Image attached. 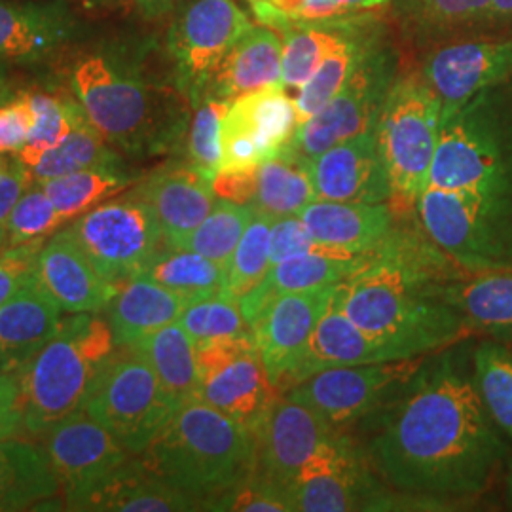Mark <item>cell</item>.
<instances>
[{
	"label": "cell",
	"mask_w": 512,
	"mask_h": 512,
	"mask_svg": "<svg viewBox=\"0 0 512 512\" xmlns=\"http://www.w3.org/2000/svg\"><path fill=\"white\" fill-rule=\"evenodd\" d=\"M135 192L150 205L167 247H175L217 205L213 184L192 164H169L150 173Z\"/></svg>",
	"instance_id": "22"
},
{
	"label": "cell",
	"mask_w": 512,
	"mask_h": 512,
	"mask_svg": "<svg viewBox=\"0 0 512 512\" xmlns=\"http://www.w3.org/2000/svg\"><path fill=\"white\" fill-rule=\"evenodd\" d=\"M253 25L234 0H192L175 18L167 35V52L175 65L177 88L192 107L222 57Z\"/></svg>",
	"instance_id": "13"
},
{
	"label": "cell",
	"mask_w": 512,
	"mask_h": 512,
	"mask_svg": "<svg viewBox=\"0 0 512 512\" xmlns=\"http://www.w3.org/2000/svg\"><path fill=\"white\" fill-rule=\"evenodd\" d=\"M139 10L147 16V18H160L165 16L167 12H171L179 0H135Z\"/></svg>",
	"instance_id": "57"
},
{
	"label": "cell",
	"mask_w": 512,
	"mask_h": 512,
	"mask_svg": "<svg viewBox=\"0 0 512 512\" xmlns=\"http://www.w3.org/2000/svg\"><path fill=\"white\" fill-rule=\"evenodd\" d=\"M391 0H249L256 19L272 29L293 23L355 18Z\"/></svg>",
	"instance_id": "45"
},
{
	"label": "cell",
	"mask_w": 512,
	"mask_h": 512,
	"mask_svg": "<svg viewBox=\"0 0 512 512\" xmlns=\"http://www.w3.org/2000/svg\"><path fill=\"white\" fill-rule=\"evenodd\" d=\"M421 76L437 93L442 122L480 93L512 78V38L465 40L442 46L425 59Z\"/></svg>",
	"instance_id": "18"
},
{
	"label": "cell",
	"mask_w": 512,
	"mask_h": 512,
	"mask_svg": "<svg viewBox=\"0 0 512 512\" xmlns=\"http://www.w3.org/2000/svg\"><path fill=\"white\" fill-rule=\"evenodd\" d=\"M385 410L365 454L372 471L397 492L440 511L488 494L509 458L471 368L446 351L404 387Z\"/></svg>",
	"instance_id": "1"
},
{
	"label": "cell",
	"mask_w": 512,
	"mask_h": 512,
	"mask_svg": "<svg viewBox=\"0 0 512 512\" xmlns=\"http://www.w3.org/2000/svg\"><path fill=\"white\" fill-rule=\"evenodd\" d=\"M317 198L332 202L389 203L391 186L376 129L349 137L311 160Z\"/></svg>",
	"instance_id": "20"
},
{
	"label": "cell",
	"mask_w": 512,
	"mask_h": 512,
	"mask_svg": "<svg viewBox=\"0 0 512 512\" xmlns=\"http://www.w3.org/2000/svg\"><path fill=\"white\" fill-rule=\"evenodd\" d=\"M59 492L46 454L19 440H0V512L33 509Z\"/></svg>",
	"instance_id": "33"
},
{
	"label": "cell",
	"mask_w": 512,
	"mask_h": 512,
	"mask_svg": "<svg viewBox=\"0 0 512 512\" xmlns=\"http://www.w3.org/2000/svg\"><path fill=\"white\" fill-rule=\"evenodd\" d=\"M44 238L6 247L0 253V306L18 291L21 283L37 272L38 253Z\"/></svg>",
	"instance_id": "52"
},
{
	"label": "cell",
	"mask_w": 512,
	"mask_h": 512,
	"mask_svg": "<svg viewBox=\"0 0 512 512\" xmlns=\"http://www.w3.org/2000/svg\"><path fill=\"white\" fill-rule=\"evenodd\" d=\"M33 120V109L25 93L0 107V156L18 154L27 145Z\"/></svg>",
	"instance_id": "53"
},
{
	"label": "cell",
	"mask_w": 512,
	"mask_h": 512,
	"mask_svg": "<svg viewBox=\"0 0 512 512\" xmlns=\"http://www.w3.org/2000/svg\"><path fill=\"white\" fill-rule=\"evenodd\" d=\"M23 429L21 374L0 372V440L12 439Z\"/></svg>",
	"instance_id": "54"
},
{
	"label": "cell",
	"mask_w": 512,
	"mask_h": 512,
	"mask_svg": "<svg viewBox=\"0 0 512 512\" xmlns=\"http://www.w3.org/2000/svg\"><path fill=\"white\" fill-rule=\"evenodd\" d=\"M0 372H10V365H8V357H6V351L4 346L0 342Z\"/></svg>",
	"instance_id": "61"
},
{
	"label": "cell",
	"mask_w": 512,
	"mask_h": 512,
	"mask_svg": "<svg viewBox=\"0 0 512 512\" xmlns=\"http://www.w3.org/2000/svg\"><path fill=\"white\" fill-rule=\"evenodd\" d=\"M37 274L61 310L69 313H99L109 308L120 291L97 272L71 228L44 243L38 253Z\"/></svg>",
	"instance_id": "21"
},
{
	"label": "cell",
	"mask_w": 512,
	"mask_h": 512,
	"mask_svg": "<svg viewBox=\"0 0 512 512\" xmlns=\"http://www.w3.org/2000/svg\"><path fill=\"white\" fill-rule=\"evenodd\" d=\"M188 302L224 294V268L205 256L165 247L154 256L141 274Z\"/></svg>",
	"instance_id": "40"
},
{
	"label": "cell",
	"mask_w": 512,
	"mask_h": 512,
	"mask_svg": "<svg viewBox=\"0 0 512 512\" xmlns=\"http://www.w3.org/2000/svg\"><path fill=\"white\" fill-rule=\"evenodd\" d=\"M63 222L52 200L44 192L42 184L29 186L12 209L4 228L8 232L10 247L27 241L46 238Z\"/></svg>",
	"instance_id": "49"
},
{
	"label": "cell",
	"mask_w": 512,
	"mask_h": 512,
	"mask_svg": "<svg viewBox=\"0 0 512 512\" xmlns=\"http://www.w3.org/2000/svg\"><path fill=\"white\" fill-rule=\"evenodd\" d=\"M425 363L427 355L338 366L313 374L285 393L294 401L310 406L336 431H344V427L380 410L385 399H397Z\"/></svg>",
	"instance_id": "12"
},
{
	"label": "cell",
	"mask_w": 512,
	"mask_h": 512,
	"mask_svg": "<svg viewBox=\"0 0 512 512\" xmlns=\"http://www.w3.org/2000/svg\"><path fill=\"white\" fill-rule=\"evenodd\" d=\"M418 217L427 234L467 270H512L511 211L469 192L427 186Z\"/></svg>",
	"instance_id": "10"
},
{
	"label": "cell",
	"mask_w": 512,
	"mask_h": 512,
	"mask_svg": "<svg viewBox=\"0 0 512 512\" xmlns=\"http://www.w3.org/2000/svg\"><path fill=\"white\" fill-rule=\"evenodd\" d=\"M478 393L495 425L512 442V342L484 340L473 349Z\"/></svg>",
	"instance_id": "42"
},
{
	"label": "cell",
	"mask_w": 512,
	"mask_h": 512,
	"mask_svg": "<svg viewBox=\"0 0 512 512\" xmlns=\"http://www.w3.org/2000/svg\"><path fill=\"white\" fill-rule=\"evenodd\" d=\"M274 217L255 209V217L249 222L245 234L224 270V294L241 300L255 291L272 266L270 258V230Z\"/></svg>",
	"instance_id": "44"
},
{
	"label": "cell",
	"mask_w": 512,
	"mask_h": 512,
	"mask_svg": "<svg viewBox=\"0 0 512 512\" xmlns=\"http://www.w3.org/2000/svg\"><path fill=\"white\" fill-rule=\"evenodd\" d=\"M141 459L203 511L258 467L255 433L202 399L179 406Z\"/></svg>",
	"instance_id": "3"
},
{
	"label": "cell",
	"mask_w": 512,
	"mask_h": 512,
	"mask_svg": "<svg viewBox=\"0 0 512 512\" xmlns=\"http://www.w3.org/2000/svg\"><path fill=\"white\" fill-rule=\"evenodd\" d=\"M33 109V129L27 145L18 152V158L29 169L37 164L48 150L61 145L73 129L69 97L50 93H25Z\"/></svg>",
	"instance_id": "47"
},
{
	"label": "cell",
	"mask_w": 512,
	"mask_h": 512,
	"mask_svg": "<svg viewBox=\"0 0 512 512\" xmlns=\"http://www.w3.org/2000/svg\"><path fill=\"white\" fill-rule=\"evenodd\" d=\"M4 165H6V160H2V158H0V171L4 169Z\"/></svg>",
	"instance_id": "63"
},
{
	"label": "cell",
	"mask_w": 512,
	"mask_h": 512,
	"mask_svg": "<svg viewBox=\"0 0 512 512\" xmlns=\"http://www.w3.org/2000/svg\"><path fill=\"white\" fill-rule=\"evenodd\" d=\"M71 230L97 272L118 287L167 247L154 211L135 190L99 203L80 215Z\"/></svg>",
	"instance_id": "11"
},
{
	"label": "cell",
	"mask_w": 512,
	"mask_h": 512,
	"mask_svg": "<svg viewBox=\"0 0 512 512\" xmlns=\"http://www.w3.org/2000/svg\"><path fill=\"white\" fill-rule=\"evenodd\" d=\"M61 327V306L37 272L0 306V342L10 370H21Z\"/></svg>",
	"instance_id": "26"
},
{
	"label": "cell",
	"mask_w": 512,
	"mask_h": 512,
	"mask_svg": "<svg viewBox=\"0 0 512 512\" xmlns=\"http://www.w3.org/2000/svg\"><path fill=\"white\" fill-rule=\"evenodd\" d=\"M256 167L217 171L215 177L211 179L217 200L253 205L256 192Z\"/></svg>",
	"instance_id": "55"
},
{
	"label": "cell",
	"mask_w": 512,
	"mask_h": 512,
	"mask_svg": "<svg viewBox=\"0 0 512 512\" xmlns=\"http://www.w3.org/2000/svg\"><path fill=\"white\" fill-rule=\"evenodd\" d=\"M370 48H372V38L368 37L365 27L355 23L348 37L325 57L319 69L294 95L300 126L308 122L313 114H317L336 93L342 90L351 73L359 67V63L370 52Z\"/></svg>",
	"instance_id": "39"
},
{
	"label": "cell",
	"mask_w": 512,
	"mask_h": 512,
	"mask_svg": "<svg viewBox=\"0 0 512 512\" xmlns=\"http://www.w3.org/2000/svg\"><path fill=\"white\" fill-rule=\"evenodd\" d=\"M42 452L50 461L69 509L78 505L131 459L120 440L86 410L55 423L44 435Z\"/></svg>",
	"instance_id": "16"
},
{
	"label": "cell",
	"mask_w": 512,
	"mask_h": 512,
	"mask_svg": "<svg viewBox=\"0 0 512 512\" xmlns=\"http://www.w3.org/2000/svg\"><path fill=\"white\" fill-rule=\"evenodd\" d=\"M298 217L311 234L334 251L365 255L387 236L395 222L389 203L332 202L317 198Z\"/></svg>",
	"instance_id": "29"
},
{
	"label": "cell",
	"mask_w": 512,
	"mask_h": 512,
	"mask_svg": "<svg viewBox=\"0 0 512 512\" xmlns=\"http://www.w3.org/2000/svg\"><path fill=\"white\" fill-rule=\"evenodd\" d=\"M69 84L90 122L118 152L154 158L186 141L192 120L188 95L148 82L116 55H82L71 69Z\"/></svg>",
	"instance_id": "2"
},
{
	"label": "cell",
	"mask_w": 512,
	"mask_h": 512,
	"mask_svg": "<svg viewBox=\"0 0 512 512\" xmlns=\"http://www.w3.org/2000/svg\"><path fill=\"white\" fill-rule=\"evenodd\" d=\"M135 179L137 177L129 173L126 165H103L74 171L40 184L65 222L124 192Z\"/></svg>",
	"instance_id": "38"
},
{
	"label": "cell",
	"mask_w": 512,
	"mask_h": 512,
	"mask_svg": "<svg viewBox=\"0 0 512 512\" xmlns=\"http://www.w3.org/2000/svg\"><path fill=\"white\" fill-rule=\"evenodd\" d=\"M298 124L285 86L245 93L230 101L220 124L219 171L251 169L293 145Z\"/></svg>",
	"instance_id": "15"
},
{
	"label": "cell",
	"mask_w": 512,
	"mask_h": 512,
	"mask_svg": "<svg viewBox=\"0 0 512 512\" xmlns=\"http://www.w3.org/2000/svg\"><path fill=\"white\" fill-rule=\"evenodd\" d=\"M131 348L145 355L177 408L200 399L202 376L196 359V344L179 321L148 334Z\"/></svg>",
	"instance_id": "34"
},
{
	"label": "cell",
	"mask_w": 512,
	"mask_h": 512,
	"mask_svg": "<svg viewBox=\"0 0 512 512\" xmlns=\"http://www.w3.org/2000/svg\"><path fill=\"white\" fill-rule=\"evenodd\" d=\"M505 492H507V503L512 509V463L507 467V476H505Z\"/></svg>",
	"instance_id": "60"
},
{
	"label": "cell",
	"mask_w": 512,
	"mask_h": 512,
	"mask_svg": "<svg viewBox=\"0 0 512 512\" xmlns=\"http://www.w3.org/2000/svg\"><path fill=\"white\" fill-rule=\"evenodd\" d=\"M395 78L391 54L372 46L342 90L298 128L293 147L313 160L349 137L376 129Z\"/></svg>",
	"instance_id": "14"
},
{
	"label": "cell",
	"mask_w": 512,
	"mask_h": 512,
	"mask_svg": "<svg viewBox=\"0 0 512 512\" xmlns=\"http://www.w3.org/2000/svg\"><path fill=\"white\" fill-rule=\"evenodd\" d=\"M304 253H344V251H334L327 245H323L311 234L306 222L298 215L274 219L272 230H270L272 264H277L289 256L304 255Z\"/></svg>",
	"instance_id": "51"
},
{
	"label": "cell",
	"mask_w": 512,
	"mask_h": 512,
	"mask_svg": "<svg viewBox=\"0 0 512 512\" xmlns=\"http://www.w3.org/2000/svg\"><path fill=\"white\" fill-rule=\"evenodd\" d=\"M334 433L338 431L310 406L279 393L256 427V471L287 490Z\"/></svg>",
	"instance_id": "19"
},
{
	"label": "cell",
	"mask_w": 512,
	"mask_h": 512,
	"mask_svg": "<svg viewBox=\"0 0 512 512\" xmlns=\"http://www.w3.org/2000/svg\"><path fill=\"white\" fill-rule=\"evenodd\" d=\"M408 359L382 340L374 338L366 330L353 323L332 300L327 313L319 319L311 334L304 355L294 370L289 389L313 374L338 366L368 365ZM287 389V391H289Z\"/></svg>",
	"instance_id": "25"
},
{
	"label": "cell",
	"mask_w": 512,
	"mask_h": 512,
	"mask_svg": "<svg viewBox=\"0 0 512 512\" xmlns=\"http://www.w3.org/2000/svg\"><path fill=\"white\" fill-rule=\"evenodd\" d=\"M293 512L395 511L420 503L385 490L365 454L344 431L330 437L287 488Z\"/></svg>",
	"instance_id": "9"
},
{
	"label": "cell",
	"mask_w": 512,
	"mask_h": 512,
	"mask_svg": "<svg viewBox=\"0 0 512 512\" xmlns=\"http://www.w3.org/2000/svg\"><path fill=\"white\" fill-rule=\"evenodd\" d=\"M179 325L188 332L194 344L222 336L255 334L238 300L226 294L190 302L179 317Z\"/></svg>",
	"instance_id": "46"
},
{
	"label": "cell",
	"mask_w": 512,
	"mask_h": 512,
	"mask_svg": "<svg viewBox=\"0 0 512 512\" xmlns=\"http://www.w3.org/2000/svg\"><path fill=\"white\" fill-rule=\"evenodd\" d=\"M272 86H283V40L272 27L253 23L222 57L203 95L234 101Z\"/></svg>",
	"instance_id": "24"
},
{
	"label": "cell",
	"mask_w": 512,
	"mask_h": 512,
	"mask_svg": "<svg viewBox=\"0 0 512 512\" xmlns=\"http://www.w3.org/2000/svg\"><path fill=\"white\" fill-rule=\"evenodd\" d=\"M368 266V255L304 253L272 264L255 291L243 296L239 306L253 327L258 313L283 294L300 293L342 283Z\"/></svg>",
	"instance_id": "27"
},
{
	"label": "cell",
	"mask_w": 512,
	"mask_h": 512,
	"mask_svg": "<svg viewBox=\"0 0 512 512\" xmlns=\"http://www.w3.org/2000/svg\"><path fill=\"white\" fill-rule=\"evenodd\" d=\"M433 293L458 311L473 334L512 342V270H471L433 285Z\"/></svg>",
	"instance_id": "28"
},
{
	"label": "cell",
	"mask_w": 512,
	"mask_h": 512,
	"mask_svg": "<svg viewBox=\"0 0 512 512\" xmlns=\"http://www.w3.org/2000/svg\"><path fill=\"white\" fill-rule=\"evenodd\" d=\"M74 27L73 14L63 4L0 0V61H42L71 40Z\"/></svg>",
	"instance_id": "23"
},
{
	"label": "cell",
	"mask_w": 512,
	"mask_h": 512,
	"mask_svg": "<svg viewBox=\"0 0 512 512\" xmlns=\"http://www.w3.org/2000/svg\"><path fill=\"white\" fill-rule=\"evenodd\" d=\"M355 18L293 23L275 29L283 40V86L298 92L325 57L348 37L357 23Z\"/></svg>",
	"instance_id": "37"
},
{
	"label": "cell",
	"mask_w": 512,
	"mask_h": 512,
	"mask_svg": "<svg viewBox=\"0 0 512 512\" xmlns=\"http://www.w3.org/2000/svg\"><path fill=\"white\" fill-rule=\"evenodd\" d=\"M6 247H10V243H8V232H6L4 226H0V253H2Z\"/></svg>",
	"instance_id": "62"
},
{
	"label": "cell",
	"mask_w": 512,
	"mask_h": 512,
	"mask_svg": "<svg viewBox=\"0 0 512 512\" xmlns=\"http://www.w3.org/2000/svg\"><path fill=\"white\" fill-rule=\"evenodd\" d=\"M490 27L512 25V0H494L490 12Z\"/></svg>",
	"instance_id": "58"
},
{
	"label": "cell",
	"mask_w": 512,
	"mask_h": 512,
	"mask_svg": "<svg viewBox=\"0 0 512 512\" xmlns=\"http://www.w3.org/2000/svg\"><path fill=\"white\" fill-rule=\"evenodd\" d=\"M334 302L353 323L403 357L454 348L473 336L458 311L391 266L370 262L342 281Z\"/></svg>",
	"instance_id": "4"
},
{
	"label": "cell",
	"mask_w": 512,
	"mask_h": 512,
	"mask_svg": "<svg viewBox=\"0 0 512 512\" xmlns=\"http://www.w3.org/2000/svg\"><path fill=\"white\" fill-rule=\"evenodd\" d=\"M76 511L188 512L203 511V505L196 497L154 475L143 459H129L99 484Z\"/></svg>",
	"instance_id": "31"
},
{
	"label": "cell",
	"mask_w": 512,
	"mask_h": 512,
	"mask_svg": "<svg viewBox=\"0 0 512 512\" xmlns=\"http://www.w3.org/2000/svg\"><path fill=\"white\" fill-rule=\"evenodd\" d=\"M442 105L421 74L395 78L376 124V137L397 217L418 215L439 145Z\"/></svg>",
	"instance_id": "7"
},
{
	"label": "cell",
	"mask_w": 512,
	"mask_h": 512,
	"mask_svg": "<svg viewBox=\"0 0 512 512\" xmlns=\"http://www.w3.org/2000/svg\"><path fill=\"white\" fill-rule=\"evenodd\" d=\"M490 92L442 122L429 186L469 192L512 213V133Z\"/></svg>",
	"instance_id": "6"
},
{
	"label": "cell",
	"mask_w": 512,
	"mask_h": 512,
	"mask_svg": "<svg viewBox=\"0 0 512 512\" xmlns=\"http://www.w3.org/2000/svg\"><path fill=\"white\" fill-rule=\"evenodd\" d=\"M255 217L253 205L219 200L202 224L181 239L173 249H184L217 262L226 270L230 258L245 234L249 222Z\"/></svg>",
	"instance_id": "43"
},
{
	"label": "cell",
	"mask_w": 512,
	"mask_h": 512,
	"mask_svg": "<svg viewBox=\"0 0 512 512\" xmlns=\"http://www.w3.org/2000/svg\"><path fill=\"white\" fill-rule=\"evenodd\" d=\"M69 110L73 129L65 137L61 145L42 154L37 164L31 167V173L38 183L50 181L61 175H69L74 171L103 167V165H124L118 150L110 147L105 137L97 131L88 118V114L80 107L76 99L69 97Z\"/></svg>",
	"instance_id": "36"
},
{
	"label": "cell",
	"mask_w": 512,
	"mask_h": 512,
	"mask_svg": "<svg viewBox=\"0 0 512 512\" xmlns=\"http://www.w3.org/2000/svg\"><path fill=\"white\" fill-rule=\"evenodd\" d=\"M494 0H395V12L406 31L420 37H442L488 27Z\"/></svg>",
	"instance_id": "41"
},
{
	"label": "cell",
	"mask_w": 512,
	"mask_h": 512,
	"mask_svg": "<svg viewBox=\"0 0 512 512\" xmlns=\"http://www.w3.org/2000/svg\"><path fill=\"white\" fill-rule=\"evenodd\" d=\"M116 348L109 321L97 313L63 319L54 338L19 370L23 429L42 437L55 423L84 410Z\"/></svg>",
	"instance_id": "5"
},
{
	"label": "cell",
	"mask_w": 512,
	"mask_h": 512,
	"mask_svg": "<svg viewBox=\"0 0 512 512\" xmlns=\"http://www.w3.org/2000/svg\"><path fill=\"white\" fill-rule=\"evenodd\" d=\"M18 95L14 92V82L10 76V67L6 61H0V107L14 101Z\"/></svg>",
	"instance_id": "59"
},
{
	"label": "cell",
	"mask_w": 512,
	"mask_h": 512,
	"mask_svg": "<svg viewBox=\"0 0 512 512\" xmlns=\"http://www.w3.org/2000/svg\"><path fill=\"white\" fill-rule=\"evenodd\" d=\"M35 183L31 169L21 160L6 162L0 171V226L6 224L12 209L16 207L23 192Z\"/></svg>",
	"instance_id": "56"
},
{
	"label": "cell",
	"mask_w": 512,
	"mask_h": 512,
	"mask_svg": "<svg viewBox=\"0 0 512 512\" xmlns=\"http://www.w3.org/2000/svg\"><path fill=\"white\" fill-rule=\"evenodd\" d=\"M209 511L293 512L287 490L258 471L217 497Z\"/></svg>",
	"instance_id": "50"
},
{
	"label": "cell",
	"mask_w": 512,
	"mask_h": 512,
	"mask_svg": "<svg viewBox=\"0 0 512 512\" xmlns=\"http://www.w3.org/2000/svg\"><path fill=\"white\" fill-rule=\"evenodd\" d=\"M338 285L277 296L253 321L262 363L279 393L289 389L294 370L319 319L329 310Z\"/></svg>",
	"instance_id": "17"
},
{
	"label": "cell",
	"mask_w": 512,
	"mask_h": 512,
	"mask_svg": "<svg viewBox=\"0 0 512 512\" xmlns=\"http://www.w3.org/2000/svg\"><path fill=\"white\" fill-rule=\"evenodd\" d=\"M310 164V158L291 145L258 165L253 207L274 219L298 215L317 200Z\"/></svg>",
	"instance_id": "35"
},
{
	"label": "cell",
	"mask_w": 512,
	"mask_h": 512,
	"mask_svg": "<svg viewBox=\"0 0 512 512\" xmlns=\"http://www.w3.org/2000/svg\"><path fill=\"white\" fill-rule=\"evenodd\" d=\"M133 456H141L177 410L145 355L120 346L101 370L84 408Z\"/></svg>",
	"instance_id": "8"
},
{
	"label": "cell",
	"mask_w": 512,
	"mask_h": 512,
	"mask_svg": "<svg viewBox=\"0 0 512 512\" xmlns=\"http://www.w3.org/2000/svg\"><path fill=\"white\" fill-rule=\"evenodd\" d=\"M230 101L213 95H203L192 107L194 116L186 135L190 164L209 179L215 177L220 164V124Z\"/></svg>",
	"instance_id": "48"
},
{
	"label": "cell",
	"mask_w": 512,
	"mask_h": 512,
	"mask_svg": "<svg viewBox=\"0 0 512 512\" xmlns=\"http://www.w3.org/2000/svg\"><path fill=\"white\" fill-rule=\"evenodd\" d=\"M190 302L150 281L135 275L126 281L109 306V323L116 346H135L148 334L179 321Z\"/></svg>",
	"instance_id": "32"
},
{
	"label": "cell",
	"mask_w": 512,
	"mask_h": 512,
	"mask_svg": "<svg viewBox=\"0 0 512 512\" xmlns=\"http://www.w3.org/2000/svg\"><path fill=\"white\" fill-rule=\"evenodd\" d=\"M279 391L270 382L260 351L253 349L205 376L200 399L255 433Z\"/></svg>",
	"instance_id": "30"
}]
</instances>
